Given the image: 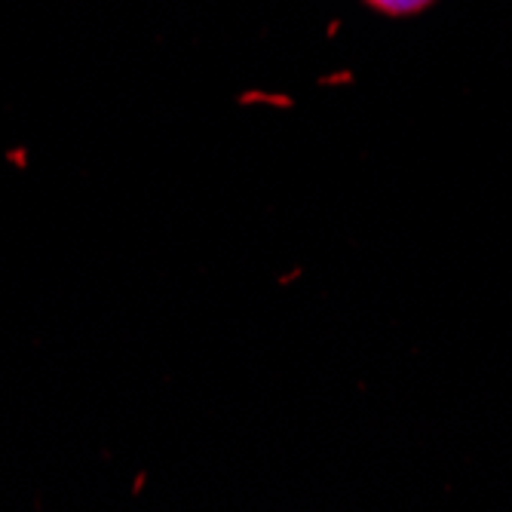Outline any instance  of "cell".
<instances>
[{
    "label": "cell",
    "instance_id": "1",
    "mask_svg": "<svg viewBox=\"0 0 512 512\" xmlns=\"http://www.w3.org/2000/svg\"><path fill=\"white\" fill-rule=\"evenodd\" d=\"M362 4H368L371 10H378L384 16H414L427 10L433 0H362Z\"/></svg>",
    "mask_w": 512,
    "mask_h": 512
}]
</instances>
